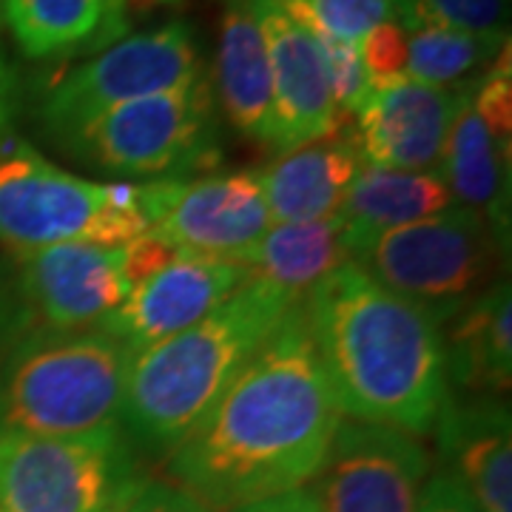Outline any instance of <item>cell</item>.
<instances>
[{
	"instance_id": "1",
	"label": "cell",
	"mask_w": 512,
	"mask_h": 512,
	"mask_svg": "<svg viewBox=\"0 0 512 512\" xmlns=\"http://www.w3.org/2000/svg\"><path fill=\"white\" fill-rule=\"evenodd\" d=\"M345 421L302 302L168 450V476L211 512L311 484Z\"/></svg>"
},
{
	"instance_id": "2",
	"label": "cell",
	"mask_w": 512,
	"mask_h": 512,
	"mask_svg": "<svg viewBox=\"0 0 512 512\" xmlns=\"http://www.w3.org/2000/svg\"><path fill=\"white\" fill-rule=\"evenodd\" d=\"M302 311L342 416L421 436L450 399L444 328L356 262L325 276Z\"/></svg>"
},
{
	"instance_id": "3",
	"label": "cell",
	"mask_w": 512,
	"mask_h": 512,
	"mask_svg": "<svg viewBox=\"0 0 512 512\" xmlns=\"http://www.w3.org/2000/svg\"><path fill=\"white\" fill-rule=\"evenodd\" d=\"M296 305V296L248 276L197 325L134 353L123 399L128 433L157 450L180 444Z\"/></svg>"
},
{
	"instance_id": "4",
	"label": "cell",
	"mask_w": 512,
	"mask_h": 512,
	"mask_svg": "<svg viewBox=\"0 0 512 512\" xmlns=\"http://www.w3.org/2000/svg\"><path fill=\"white\" fill-rule=\"evenodd\" d=\"M134 350L103 328L29 330L0 362V436H89L123 427Z\"/></svg>"
},
{
	"instance_id": "5",
	"label": "cell",
	"mask_w": 512,
	"mask_h": 512,
	"mask_svg": "<svg viewBox=\"0 0 512 512\" xmlns=\"http://www.w3.org/2000/svg\"><path fill=\"white\" fill-rule=\"evenodd\" d=\"M146 484L123 427L0 436V512H126Z\"/></svg>"
},
{
	"instance_id": "6",
	"label": "cell",
	"mask_w": 512,
	"mask_h": 512,
	"mask_svg": "<svg viewBox=\"0 0 512 512\" xmlns=\"http://www.w3.org/2000/svg\"><path fill=\"white\" fill-rule=\"evenodd\" d=\"M501 259V234L467 208L384 231L356 248V262L387 291L419 305L441 328L484 293Z\"/></svg>"
},
{
	"instance_id": "7",
	"label": "cell",
	"mask_w": 512,
	"mask_h": 512,
	"mask_svg": "<svg viewBox=\"0 0 512 512\" xmlns=\"http://www.w3.org/2000/svg\"><path fill=\"white\" fill-rule=\"evenodd\" d=\"M140 211L109 202L106 183H92L46 163L35 148H0V245L18 256L63 242L126 245L146 234Z\"/></svg>"
},
{
	"instance_id": "8",
	"label": "cell",
	"mask_w": 512,
	"mask_h": 512,
	"mask_svg": "<svg viewBox=\"0 0 512 512\" xmlns=\"http://www.w3.org/2000/svg\"><path fill=\"white\" fill-rule=\"evenodd\" d=\"M63 146L74 157L126 177H180L183 168L217 160V111L211 80L151 94L103 111Z\"/></svg>"
},
{
	"instance_id": "9",
	"label": "cell",
	"mask_w": 512,
	"mask_h": 512,
	"mask_svg": "<svg viewBox=\"0 0 512 512\" xmlns=\"http://www.w3.org/2000/svg\"><path fill=\"white\" fill-rule=\"evenodd\" d=\"M202 77L205 66L197 37L185 23L174 20L114 40L109 49L63 74L43 92L37 114L46 131L63 143L103 111L151 94L188 89Z\"/></svg>"
},
{
	"instance_id": "10",
	"label": "cell",
	"mask_w": 512,
	"mask_h": 512,
	"mask_svg": "<svg viewBox=\"0 0 512 512\" xmlns=\"http://www.w3.org/2000/svg\"><path fill=\"white\" fill-rule=\"evenodd\" d=\"M140 208L154 237L180 254L208 259L239 262L271 228L256 171L160 177L140 185Z\"/></svg>"
},
{
	"instance_id": "11",
	"label": "cell",
	"mask_w": 512,
	"mask_h": 512,
	"mask_svg": "<svg viewBox=\"0 0 512 512\" xmlns=\"http://www.w3.org/2000/svg\"><path fill=\"white\" fill-rule=\"evenodd\" d=\"M427 478L430 453L419 436L348 419L308 490L319 512H416Z\"/></svg>"
},
{
	"instance_id": "12",
	"label": "cell",
	"mask_w": 512,
	"mask_h": 512,
	"mask_svg": "<svg viewBox=\"0 0 512 512\" xmlns=\"http://www.w3.org/2000/svg\"><path fill=\"white\" fill-rule=\"evenodd\" d=\"M20 305L29 330L100 328L131 293L123 245L63 242L18 256Z\"/></svg>"
},
{
	"instance_id": "13",
	"label": "cell",
	"mask_w": 512,
	"mask_h": 512,
	"mask_svg": "<svg viewBox=\"0 0 512 512\" xmlns=\"http://www.w3.org/2000/svg\"><path fill=\"white\" fill-rule=\"evenodd\" d=\"M245 279V268L234 259L177 254L160 271L137 282L100 328L140 353L217 311Z\"/></svg>"
},
{
	"instance_id": "14",
	"label": "cell",
	"mask_w": 512,
	"mask_h": 512,
	"mask_svg": "<svg viewBox=\"0 0 512 512\" xmlns=\"http://www.w3.org/2000/svg\"><path fill=\"white\" fill-rule=\"evenodd\" d=\"M254 3L271 66L274 148L288 154L293 148L336 134L345 120L336 109L325 55L316 37L276 0Z\"/></svg>"
},
{
	"instance_id": "15",
	"label": "cell",
	"mask_w": 512,
	"mask_h": 512,
	"mask_svg": "<svg viewBox=\"0 0 512 512\" xmlns=\"http://www.w3.org/2000/svg\"><path fill=\"white\" fill-rule=\"evenodd\" d=\"M464 86L441 89L404 77L373 89L353 114V140L362 163L396 171H436Z\"/></svg>"
},
{
	"instance_id": "16",
	"label": "cell",
	"mask_w": 512,
	"mask_h": 512,
	"mask_svg": "<svg viewBox=\"0 0 512 512\" xmlns=\"http://www.w3.org/2000/svg\"><path fill=\"white\" fill-rule=\"evenodd\" d=\"M436 430L447 473L476 501L478 510L512 512V427L507 404L493 396L461 404L447 399Z\"/></svg>"
},
{
	"instance_id": "17",
	"label": "cell",
	"mask_w": 512,
	"mask_h": 512,
	"mask_svg": "<svg viewBox=\"0 0 512 512\" xmlns=\"http://www.w3.org/2000/svg\"><path fill=\"white\" fill-rule=\"evenodd\" d=\"M211 92L242 137L274 148V94L254 0H228L220 20Z\"/></svg>"
},
{
	"instance_id": "18",
	"label": "cell",
	"mask_w": 512,
	"mask_h": 512,
	"mask_svg": "<svg viewBox=\"0 0 512 512\" xmlns=\"http://www.w3.org/2000/svg\"><path fill=\"white\" fill-rule=\"evenodd\" d=\"M359 165L362 157L353 131L339 128L325 140L293 148L265 171H256L271 225L336 217Z\"/></svg>"
},
{
	"instance_id": "19",
	"label": "cell",
	"mask_w": 512,
	"mask_h": 512,
	"mask_svg": "<svg viewBox=\"0 0 512 512\" xmlns=\"http://www.w3.org/2000/svg\"><path fill=\"white\" fill-rule=\"evenodd\" d=\"M456 208L439 171H396L379 165H359L339 205L345 242L353 256L356 248L384 231L430 220Z\"/></svg>"
},
{
	"instance_id": "20",
	"label": "cell",
	"mask_w": 512,
	"mask_h": 512,
	"mask_svg": "<svg viewBox=\"0 0 512 512\" xmlns=\"http://www.w3.org/2000/svg\"><path fill=\"white\" fill-rule=\"evenodd\" d=\"M470 86H464L439 171L458 208H467L487 220L507 239L510 228V151L498 146L478 117Z\"/></svg>"
},
{
	"instance_id": "21",
	"label": "cell",
	"mask_w": 512,
	"mask_h": 512,
	"mask_svg": "<svg viewBox=\"0 0 512 512\" xmlns=\"http://www.w3.org/2000/svg\"><path fill=\"white\" fill-rule=\"evenodd\" d=\"M444 339L447 382L467 393L504 396L512 382V296L510 279L478 293L450 319Z\"/></svg>"
},
{
	"instance_id": "22",
	"label": "cell",
	"mask_w": 512,
	"mask_h": 512,
	"mask_svg": "<svg viewBox=\"0 0 512 512\" xmlns=\"http://www.w3.org/2000/svg\"><path fill=\"white\" fill-rule=\"evenodd\" d=\"M345 262H350V251L339 217L271 225L268 234L239 259L251 279L282 288L299 302Z\"/></svg>"
},
{
	"instance_id": "23",
	"label": "cell",
	"mask_w": 512,
	"mask_h": 512,
	"mask_svg": "<svg viewBox=\"0 0 512 512\" xmlns=\"http://www.w3.org/2000/svg\"><path fill=\"white\" fill-rule=\"evenodd\" d=\"M0 15L29 57L100 49L126 29L106 0H0Z\"/></svg>"
},
{
	"instance_id": "24",
	"label": "cell",
	"mask_w": 512,
	"mask_h": 512,
	"mask_svg": "<svg viewBox=\"0 0 512 512\" xmlns=\"http://www.w3.org/2000/svg\"><path fill=\"white\" fill-rule=\"evenodd\" d=\"M407 29V80L453 89L473 72L495 63L510 46L504 35H470L441 26H404Z\"/></svg>"
},
{
	"instance_id": "25",
	"label": "cell",
	"mask_w": 512,
	"mask_h": 512,
	"mask_svg": "<svg viewBox=\"0 0 512 512\" xmlns=\"http://www.w3.org/2000/svg\"><path fill=\"white\" fill-rule=\"evenodd\" d=\"M308 32L359 46L376 26L399 20L393 0H276Z\"/></svg>"
},
{
	"instance_id": "26",
	"label": "cell",
	"mask_w": 512,
	"mask_h": 512,
	"mask_svg": "<svg viewBox=\"0 0 512 512\" xmlns=\"http://www.w3.org/2000/svg\"><path fill=\"white\" fill-rule=\"evenodd\" d=\"M510 0H407L402 26H441L470 35H504Z\"/></svg>"
},
{
	"instance_id": "27",
	"label": "cell",
	"mask_w": 512,
	"mask_h": 512,
	"mask_svg": "<svg viewBox=\"0 0 512 512\" xmlns=\"http://www.w3.org/2000/svg\"><path fill=\"white\" fill-rule=\"evenodd\" d=\"M311 35L316 37V43H319V49L325 55L336 109L342 114V120H348V117H353L356 111L362 109L367 94L373 92V86L367 80L362 55H359V46L345 43V40H336V37L316 35V32H311Z\"/></svg>"
},
{
	"instance_id": "28",
	"label": "cell",
	"mask_w": 512,
	"mask_h": 512,
	"mask_svg": "<svg viewBox=\"0 0 512 512\" xmlns=\"http://www.w3.org/2000/svg\"><path fill=\"white\" fill-rule=\"evenodd\" d=\"M359 55H362L367 80L373 89L404 80L407 77V29L399 20L376 26L359 43Z\"/></svg>"
},
{
	"instance_id": "29",
	"label": "cell",
	"mask_w": 512,
	"mask_h": 512,
	"mask_svg": "<svg viewBox=\"0 0 512 512\" xmlns=\"http://www.w3.org/2000/svg\"><path fill=\"white\" fill-rule=\"evenodd\" d=\"M20 336H26V316L15 285V271L0 262V362L18 345Z\"/></svg>"
},
{
	"instance_id": "30",
	"label": "cell",
	"mask_w": 512,
	"mask_h": 512,
	"mask_svg": "<svg viewBox=\"0 0 512 512\" xmlns=\"http://www.w3.org/2000/svg\"><path fill=\"white\" fill-rule=\"evenodd\" d=\"M416 512H481L476 501L464 493V487L447 470L424 481Z\"/></svg>"
},
{
	"instance_id": "31",
	"label": "cell",
	"mask_w": 512,
	"mask_h": 512,
	"mask_svg": "<svg viewBox=\"0 0 512 512\" xmlns=\"http://www.w3.org/2000/svg\"><path fill=\"white\" fill-rule=\"evenodd\" d=\"M126 512H211L205 504H200L194 495L180 490L177 484L165 481H148L146 490L131 501Z\"/></svg>"
},
{
	"instance_id": "32",
	"label": "cell",
	"mask_w": 512,
	"mask_h": 512,
	"mask_svg": "<svg viewBox=\"0 0 512 512\" xmlns=\"http://www.w3.org/2000/svg\"><path fill=\"white\" fill-rule=\"evenodd\" d=\"M18 74L12 69V63L0 52V140L9 134L12 120L18 114Z\"/></svg>"
},
{
	"instance_id": "33",
	"label": "cell",
	"mask_w": 512,
	"mask_h": 512,
	"mask_svg": "<svg viewBox=\"0 0 512 512\" xmlns=\"http://www.w3.org/2000/svg\"><path fill=\"white\" fill-rule=\"evenodd\" d=\"M234 512H319V507L313 501L311 490L302 487V490L276 495V498H265V501H256V504H248V507Z\"/></svg>"
},
{
	"instance_id": "34",
	"label": "cell",
	"mask_w": 512,
	"mask_h": 512,
	"mask_svg": "<svg viewBox=\"0 0 512 512\" xmlns=\"http://www.w3.org/2000/svg\"><path fill=\"white\" fill-rule=\"evenodd\" d=\"M106 3L117 18L126 20V9H154V6H168L177 0H106Z\"/></svg>"
},
{
	"instance_id": "35",
	"label": "cell",
	"mask_w": 512,
	"mask_h": 512,
	"mask_svg": "<svg viewBox=\"0 0 512 512\" xmlns=\"http://www.w3.org/2000/svg\"><path fill=\"white\" fill-rule=\"evenodd\" d=\"M393 3H396V6H399V20H402V15H404V6H407V0H393Z\"/></svg>"
}]
</instances>
